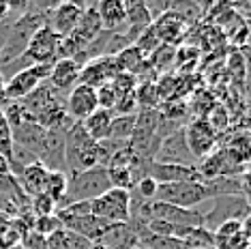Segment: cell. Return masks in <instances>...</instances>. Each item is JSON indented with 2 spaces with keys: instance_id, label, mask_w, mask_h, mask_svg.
<instances>
[{
  "instance_id": "cell-1",
  "label": "cell",
  "mask_w": 251,
  "mask_h": 249,
  "mask_svg": "<svg viewBox=\"0 0 251 249\" xmlns=\"http://www.w3.org/2000/svg\"><path fill=\"white\" fill-rule=\"evenodd\" d=\"M105 152L99 142L90 140L82 123H71L65 131V172H82L97 166L105 168Z\"/></svg>"
},
{
  "instance_id": "cell-2",
  "label": "cell",
  "mask_w": 251,
  "mask_h": 249,
  "mask_svg": "<svg viewBox=\"0 0 251 249\" xmlns=\"http://www.w3.org/2000/svg\"><path fill=\"white\" fill-rule=\"evenodd\" d=\"M107 189L112 187L103 166L82 170V172H67V196L58 208L73 204V202H90L105 194Z\"/></svg>"
},
{
  "instance_id": "cell-3",
  "label": "cell",
  "mask_w": 251,
  "mask_h": 249,
  "mask_svg": "<svg viewBox=\"0 0 251 249\" xmlns=\"http://www.w3.org/2000/svg\"><path fill=\"white\" fill-rule=\"evenodd\" d=\"M210 198H215V194L206 183H168L157 187V196L152 202H165L180 208H198Z\"/></svg>"
},
{
  "instance_id": "cell-4",
  "label": "cell",
  "mask_w": 251,
  "mask_h": 249,
  "mask_svg": "<svg viewBox=\"0 0 251 249\" xmlns=\"http://www.w3.org/2000/svg\"><path fill=\"white\" fill-rule=\"evenodd\" d=\"M206 208H198L202 213L204 225L210 232H215L224 222L230 219H247L249 217V198L243 196H219V198H210L206 202Z\"/></svg>"
},
{
  "instance_id": "cell-5",
  "label": "cell",
  "mask_w": 251,
  "mask_h": 249,
  "mask_svg": "<svg viewBox=\"0 0 251 249\" xmlns=\"http://www.w3.org/2000/svg\"><path fill=\"white\" fill-rule=\"evenodd\" d=\"M90 215L105 224H129V191L107 189L90 200Z\"/></svg>"
},
{
  "instance_id": "cell-6",
  "label": "cell",
  "mask_w": 251,
  "mask_h": 249,
  "mask_svg": "<svg viewBox=\"0 0 251 249\" xmlns=\"http://www.w3.org/2000/svg\"><path fill=\"white\" fill-rule=\"evenodd\" d=\"M182 133H185L187 149H189L196 161L206 159L210 152H215L219 149V135L208 127V123L204 118L196 116L193 121H189L182 127Z\"/></svg>"
},
{
  "instance_id": "cell-7",
  "label": "cell",
  "mask_w": 251,
  "mask_h": 249,
  "mask_svg": "<svg viewBox=\"0 0 251 249\" xmlns=\"http://www.w3.org/2000/svg\"><path fill=\"white\" fill-rule=\"evenodd\" d=\"M52 65H32L28 69L18 71L13 77L4 82V97L7 101H20L28 97L35 88H39L43 82H48Z\"/></svg>"
},
{
  "instance_id": "cell-8",
  "label": "cell",
  "mask_w": 251,
  "mask_h": 249,
  "mask_svg": "<svg viewBox=\"0 0 251 249\" xmlns=\"http://www.w3.org/2000/svg\"><path fill=\"white\" fill-rule=\"evenodd\" d=\"M62 39L50 28L48 24L41 26L35 35L30 37L26 48V58L32 65H54L58 60V48H60Z\"/></svg>"
},
{
  "instance_id": "cell-9",
  "label": "cell",
  "mask_w": 251,
  "mask_h": 249,
  "mask_svg": "<svg viewBox=\"0 0 251 249\" xmlns=\"http://www.w3.org/2000/svg\"><path fill=\"white\" fill-rule=\"evenodd\" d=\"M146 176H151L157 185L168 183H204L196 166H176V163L148 161Z\"/></svg>"
},
{
  "instance_id": "cell-10",
  "label": "cell",
  "mask_w": 251,
  "mask_h": 249,
  "mask_svg": "<svg viewBox=\"0 0 251 249\" xmlns=\"http://www.w3.org/2000/svg\"><path fill=\"white\" fill-rule=\"evenodd\" d=\"M97 107V93L86 84H75L65 97V112L73 123L86 121Z\"/></svg>"
},
{
  "instance_id": "cell-11",
  "label": "cell",
  "mask_w": 251,
  "mask_h": 249,
  "mask_svg": "<svg viewBox=\"0 0 251 249\" xmlns=\"http://www.w3.org/2000/svg\"><path fill=\"white\" fill-rule=\"evenodd\" d=\"M155 161H159V163H176V166H198V161L193 159V155L189 152V149H187L182 129L170 133L168 138L161 140Z\"/></svg>"
},
{
  "instance_id": "cell-12",
  "label": "cell",
  "mask_w": 251,
  "mask_h": 249,
  "mask_svg": "<svg viewBox=\"0 0 251 249\" xmlns=\"http://www.w3.org/2000/svg\"><path fill=\"white\" fill-rule=\"evenodd\" d=\"M118 73L114 56H97L84 62L79 69V84H86L90 88H99L103 84L112 82V77Z\"/></svg>"
},
{
  "instance_id": "cell-13",
  "label": "cell",
  "mask_w": 251,
  "mask_h": 249,
  "mask_svg": "<svg viewBox=\"0 0 251 249\" xmlns=\"http://www.w3.org/2000/svg\"><path fill=\"white\" fill-rule=\"evenodd\" d=\"M152 28H155L159 41L165 45H174V48H178V43L187 37V32H189L187 22L172 9H168L165 13L159 15L157 20H152Z\"/></svg>"
},
{
  "instance_id": "cell-14",
  "label": "cell",
  "mask_w": 251,
  "mask_h": 249,
  "mask_svg": "<svg viewBox=\"0 0 251 249\" xmlns=\"http://www.w3.org/2000/svg\"><path fill=\"white\" fill-rule=\"evenodd\" d=\"M84 13V4L79 2H58L54 11L50 13V28L58 35L60 39L73 35V30L79 24V18Z\"/></svg>"
},
{
  "instance_id": "cell-15",
  "label": "cell",
  "mask_w": 251,
  "mask_h": 249,
  "mask_svg": "<svg viewBox=\"0 0 251 249\" xmlns=\"http://www.w3.org/2000/svg\"><path fill=\"white\" fill-rule=\"evenodd\" d=\"M79 69H82V67H79L75 60H71V58H58L52 65V71H50L48 84L56 90V93L67 95L73 86H75V84H79Z\"/></svg>"
},
{
  "instance_id": "cell-16",
  "label": "cell",
  "mask_w": 251,
  "mask_h": 249,
  "mask_svg": "<svg viewBox=\"0 0 251 249\" xmlns=\"http://www.w3.org/2000/svg\"><path fill=\"white\" fill-rule=\"evenodd\" d=\"M95 245H101L105 249H131L138 245V241H135V234L129 224H110L105 225Z\"/></svg>"
},
{
  "instance_id": "cell-17",
  "label": "cell",
  "mask_w": 251,
  "mask_h": 249,
  "mask_svg": "<svg viewBox=\"0 0 251 249\" xmlns=\"http://www.w3.org/2000/svg\"><path fill=\"white\" fill-rule=\"evenodd\" d=\"M97 13H99L101 26L107 32H123L127 28V13H125L123 0H103L97 4Z\"/></svg>"
},
{
  "instance_id": "cell-18",
  "label": "cell",
  "mask_w": 251,
  "mask_h": 249,
  "mask_svg": "<svg viewBox=\"0 0 251 249\" xmlns=\"http://www.w3.org/2000/svg\"><path fill=\"white\" fill-rule=\"evenodd\" d=\"M48 172L50 170L45 168L41 161H35V163H30V166H26L22 170L18 176H15V180H18L20 189L24 191L28 198H32V196H37L43 191V183H45Z\"/></svg>"
},
{
  "instance_id": "cell-19",
  "label": "cell",
  "mask_w": 251,
  "mask_h": 249,
  "mask_svg": "<svg viewBox=\"0 0 251 249\" xmlns=\"http://www.w3.org/2000/svg\"><path fill=\"white\" fill-rule=\"evenodd\" d=\"M101 32H103V26H101L99 13H97V4H84V13H82V18H79V24L75 30H73V35L88 45V43H93Z\"/></svg>"
},
{
  "instance_id": "cell-20",
  "label": "cell",
  "mask_w": 251,
  "mask_h": 249,
  "mask_svg": "<svg viewBox=\"0 0 251 249\" xmlns=\"http://www.w3.org/2000/svg\"><path fill=\"white\" fill-rule=\"evenodd\" d=\"M112 121H114V114L110 110H101V107H97L86 121H82V127H84V131L90 135V140H95V142H103V140H107V135H110Z\"/></svg>"
},
{
  "instance_id": "cell-21",
  "label": "cell",
  "mask_w": 251,
  "mask_h": 249,
  "mask_svg": "<svg viewBox=\"0 0 251 249\" xmlns=\"http://www.w3.org/2000/svg\"><path fill=\"white\" fill-rule=\"evenodd\" d=\"M41 194L50 196L56 202V206H60L67 196V172H62V170H50L48 176H45ZM56 211H58V208H56Z\"/></svg>"
},
{
  "instance_id": "cell-22",
  "label": "cell",
  "mask_w": 251,
  "mask_h": 249,
  "mask_svg": "<svg viewBox=\"0 0 251 249\" xmlns=\"http://www.w3.org/2000/svg\"><path fill=\"white\" fill-rule=\"evenodd\" d=\"M204 121L208 123V127L213 129L217 135L226 133L227 129L232 127V114H230V110H227L224 103H215L213 107H210L208 114L204 116Z\"/></svg>"
},
{
  "instance_id": "cell-23",
  "label": "cell",
  "mask_w": 251,
  "mask_h": 249,
  "mask_svg": "<svg viewBox=\"0 0 251 249\" xmlns=\"http://www.w3.org/2000/svg\"><path fill=\"white\" fill-rule=\"evenodd\" d=\"M174 56H176V48L174 45H165L161 43L159 48L148 56V65L152 67L155 73H163L174 67Z\"/></svg>"
},
{
  "instance_id": "cell-24",
  "label": "cell",
  "mask_w": 251,
  "mask_h": 249,
  "mask_svg": "<svg viewBox=\"0 0 251 249\" xmlns=\"http://www.w3.org/2000/svg\"><path fill=\"white\" fill-rule=\"evenodd\" d=\"M105 172H107V180H110L112 189H123V191L133 189L135 180H133V174H131V170L127 166H107Z\"/></svg>"
},
{
  "instance_id": "cell-25",
  "label": "cell",
  "mask_w": 251,
  "mask_h": 249,
  "mask_svg": "<svg viewBox=\"0 0 251 249\" xmlns=\"http://www.w3.org/2000/svg\"><path fill=\"white\" fill-rule=\"evenodd\" d=\"M133 127H135V114L133 116H114L107 140H114V142H129L131 135H133Z\"/></svg>"
},
{
  "instance_id": "cell-26",
  "label": "cell",
  "mask_w": 251,
  "mask_h": 249,
  "mask_svg": "<svg viewBox=\"0 0 251 249\" xmlns=\"http://www.w3.org/2000/svg\"><path fill=\"white\" fill-rule=\"evenodd\" d=\"M185 249H208L215 247V234L206 228H191L182 239Z\"/></svg>"
},
{
  "instance_id": "cell-27",
  "label": "cell",
  "mask_w": 251,
  "mask_h": 249,
  "mask_svg": "<svg viewBox=\"0 0 251 249\" xmlns=\"http://www.w3.org/2000/svg\"><path fill=\"white\" fill-rule=\"evenodd\" d=\"M227 71L232 73L236 88H241L245 93V82H247V60L238 50H232V54L227 56Z\"/></svg>"
},
{
  "instance_id": "cell-28",
  "label": "cell",
  "mask_w": 251,
  "mask_h": 249,
  "mask_svg": "<svg viewBox=\"0 0 251 249\" xmlns=\"http://www.w3.org/2000/svg\"><path fill=\"white\" fill-rule=\"evenodd\" d=\"M0 157L9 168L11 159H13V133H11V124L7 116L2 114V110H0Z\"/></svg>"
},
{
  "instance_id": "cell-29",
  "label": "cell",
  "mask_w": 251,
  "mask_h": 249,
  "mask_svg": "<svg viewBox=\"0 0 251 249\" xmlns=\"http://www.w3.org/2000/svg\"><path fill=\"white\" fill-rule=\"evenodd\" d=\"M198 60H200V48H196V45H178V48H176L174 65L185 67L182 71H193Z\"/></svg>"
},
{
  "instance_id": "cell-30",
  "label": "cell",
  "mask_w": 251,
  "mask_h": 249,
  "mask_svg": "<svg viewBox=\"0 0 251 249\" xmlns=\"http://www.w3.org/2000/svg\"><path fill=\"white\" fill-rule=\"evenodd\" d=\"M133 45H135V48L140 50L142 54L146 56V58H148V56H151L152 52H155V50L159 48V45H161V41H159V37H157L155 28H152V24L148 26V28H144V30H142L140 35L135 37Z\"/></svg>"
},
{
  "instance_id": "cell-31",
  "label": "cell",
  "mask_w": 251,
  "mask_h": 249,
  "mask_svg": "<svg viewBox=\"0 0 251 249\" xmlns=\"http://www.w3.org/2000/svg\"><path fill=\"white\" fill-rule=\"evenodd\" d=\"M62 225L58 222V217L56 215H48V217H35V222H32V232L39 234L41 239H48V236L56 234V232H60Z\"/></svg>"
},
{
  "instance_id": "cell-32",
  "label": "cell",
  "mask_w": 251,
  "mask_h": 249,
  "mask_svg": "<svg viewBox=\"0 0 251 249\" xmlns=\"http://www.w3.org/2000/svg\"><path fill=\"white\" fill-rule=\"evenodd\" d=\"M110 84H112L114 93H116V97H121V95L135 93V88H138V77L131 75V73H116Z\"/></svg>"
},
{
  "instance_id": "cell-33",
  "label": "cell",
  "mask_w": 251,
  "mask_h": 249,
  "mask_svg": "<svg viewBox=\"0 0 251 249\" xmlns=\"http://www.w3.org/2000/svg\"><path fill=\"white\" fill-rule=\"evenodd\" d=\"M30 208H32V213H35V217H48V215H54L58 206H56V202L50 196L37 194L30 198Z\"/></svg>"
},
{
  "instance_id": "cell-34",
  "label": "cell",
  "mask_w": 251,
  "mask_h": 249,
  "mask_svg": "<svg viewBox=\"0 0 251 249\" xmlns=\"http://www.w3.org/2000/svg\"><path fill=\"white\" fill-rule=\"evenodd\" d=\"M95 93H97V105L101 107V110H114V103H116V93H114V88H112V84L107 82L103 84V86H99V88H95Z\"/></svg>"
},
{
  "instance_id": "cell-35",
  "label": "cell",
  "mask_w": 251,
  "mask_h": 249,
  "mask_svg": "<svg viewBox=\"0 0 251 249\" xmlns=\"http://www.w3.org/2000/svg\"><path fill=\"white\" fill-rule=\"evenodd\" d=\"M9 2H4V0H0V22H7L9 20Z\"/></svg>"
},
{
  "instance_id": "cell-36",
  "label": "cell",
  "mask_w": 251,
  "mask_h": 249,
  "mask_svg": "<svg viewBox=\"0 0 251 249\" xmlns=\"http://www.w3.org/2000/svg\"><path fill=\"white\" fill-rule=\"evenodd\" d=\"M7 103L9 101H7V97H4V84H2V80H0V110H2Z\"/></svg>"
},
{
  "instance_id": "cell-37",
  "label": "cell",
  "mask_w": 251,
  "mask_h": 249,
  "mask_svg": "<svg viewBox=\"0 0 251 249\" xmlns=\"http://www.w3.org/2000/svg\"><path fill=\"white\" fill-rule=\"evenodd\" d=\"M131 249H144V247H140V245H135V247H131Z\"/></svg>"
},
{
  "instance_id": "cell-38",
  "label": "cell",
  "mask_w": 251,
  "mask_h": 249,
  "mask_svg": "<svg viewBox=\"0 0 251 249\" xmlns=\"http://www.w3.org/2000/svg\"><path fill=\"white\" fill-rule=\"evenodd\" d=\"M208 249H215V247H208Z\"/></svg>"
}]
</instances>
